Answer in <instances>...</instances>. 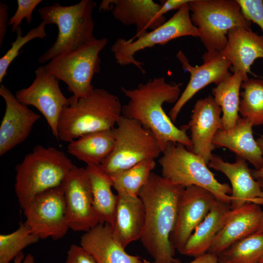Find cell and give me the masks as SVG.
Masks as SVG:
<instances>
[{"mask_svg": "<svg viewBox=\"0 0 263 263\" xmlns=\"http://www.w3.org/2000/svg\"><path fill=\"white\" fill-rule=\"evenodd\" d=\"M182 83H168L164 77H155L140 83L134 89L121 90L129 99L122 106V115L137 120L156 139L162 153L171 142L192 148L185 127L178 128L164 111L165 103H175L180 96Z\"/></svg>", "mask_w": 263, "mask_h": 263, "instance_id": "1", "label": "cell"}, {"mask_svg": "<svg viewBox=\"0 0 263 263\" xmlns=\"http://www.w3.org/2000/svg\"><path fill=\"white\" fill-rule=\"evenodd\" d=\"M185 187L152 172L138 196L145 210V223L140 239L154 263H181L175 257L170 237L177 216L180 194Z\"/></svg>", "mask_w": 263, "mask_h": 263, "instance_id": "2", "label": "cell"}, {"mask_svg": "<svg viewBox=\"0 0 263 263\" xmlns=\"http://www.w3.org/2000/svg\"><path fill=\"white\" fill-rule=\"evenodd\" d=\"M70 105L61 112L58 124L59 140L70 142L89 133L113 130L122 115V106L115 95L94 88L89 95Z\"/></svg>", "mask_w": 263, "mask_h": 263, "instance_id": "3", "label": "cell"}, {"mask_svg": "<svg viewBox=\"0 0 263 263\" xmlns=\"http://www.w3.org/2000/svg\"><path fill=\"white\" fill-rule=\"evenodd\" d=\"M74 165L63 151L36 146L15 168V190L20 207L23 210L38 194L61 185Z\"/></svg>", "mask_w": 263, "mask_h": 263, "instance_id": "4", "label": "cell"}, {"mask_svg": "<svg viewBox=\"0 0 263 263\" xmlns=\"http://www.w3.org/2000/svg\"><path fill=\"white\" fill-rule=\"evenodd\" d=\"M96 5L92 0H82L69 6L55 3L39 8L42 21L46 25H56L58 32L54 43L39 57L38 62H49L62 53L79 48L94 37L93 13Z\"/></svg>", "mask_w": 263, "mask_h": 263, "instance_id": "5", "label": "cell"}, {"mask_svg": "<svg viewBox=\"0 0 263 263\" xmlns=\"http://www.w3.org/2000/svg\"><path fill=\"white\" fill-rule=\"evenodd\" d=\"M158 160L161 176L172 183L186 187L194 185L213 193L221 201L231 204V188L219 182L199 155L178 143H169Z\"/></svg>", "mask_w": 263, "mask_h": 263, "instance_id": "6", "label": "cell"}, {"mask_svg": "<svg viewBox=\"0 0 263 263\" xmlns=\"http://www.w3.org/2000/svg\"><path fill=\"white\" fill-rule=\"evenodd\" d=\"M108 39L94 37L87 42L73 51L62 53L45 65L47 70L58 80L65 82L73 95L69 98L77 100L91 94L94 75L100 72V52Z\"/></svg>", "mask_w": 263, "mask_h": 263, "instance_id": "7", "label": "cell"}, {"mask_svg": "<svg viewBox=\"0 0 263 263\" xmlns=\"http://www.w3.org/2000/svg\"><path fill=\"white\" fill-rule=\"evenodd\" d=\"M188 5L191 20L207 52H221L230 29L250 28L251 22L244 17L237 0H190Z\"/></svg>", "mask_w": 263, "mask_h": 263, "instance_id": "8", "label": "cell"}, {"mask_svg": "<svg viewBox=\"0 0 263 263\" xmlns=\"http://www.w3.org/2000/svg\"><path fill=\"white\" fill-rule=\"evenodd\" d=\"M113 132V150L101 164L110 175L119 173L143 161L155 160L162 153L152 133L136 120L122 115Z\"/></svg>", "mask_w": 263, "mask_h": 263, "instance_id": "9", "label": "cell"}, {"mask_svg": "<svg viewBox=\"0 0 263 263\" xmlns=\"http://www.w3.org/2000/svg\"><path fill=\"white\" fill-rule=\"evenodd\" d=\"M188 3L184 5L169 19L157 28L135 38L117 39L111 48L116 62L121 66L132 64L144 74L146 72L143 67V63L134 57L138 51L156 45H164L182 37L199 38V31L190 19Z\"/></svg>", "mask_w": 263, "mask_h": 263, "instance_id": "10", "label": "cell"}, {"mask_svg": "<svg viewBox=\"0 0 263 263\" xmlns=\"http://www.w3.org/2000/svg\"><path fill=\"white\" fill-rule=\"evenodd\" d=\"M23 211L24 223L40 239L57 240L69 229L62 184L37 195Z\"/></svg>", "mask_w": 263, "mask_h": 263, "instance_id": "11", "label": "cell"}, {"mask_svg": "<svg viewBox=\"0 0 263 263\" xmlns=\"http://www.w3.org/2000/svg\"><path fill=\"white\" fill-rule=\"evenodd\" d=\"M35 75L32 83L16 92V97L21 103L37 108L45 118L54 136L59 140L58 121L63 109L70 105L69 98L62 93L59 80L45 66L36 69Z\"/></svg>", "mask_w": 263, "mask_h": 263, "instance_id": "12", "label": "cell"}, {"mask_svg": "<svg viewBox=\"0 0 263 263\" xmlns=\"http://www.w3.org/2000/svg\"><path fill=\"white\" fill-rule=\"evenodd\" d=\"M62 185L69 228L87 232L99 224L86 169L74 165Z\"/></svg>", "mask_w": 263, "mask_h": 263, "instance_id": "13", "label": "cell"}, {"mask_svg": "<svg viewBox=\"0 0 263 263\" xmlns=\"http://www.w3.org/2000/svg\"><path fill=\"white\" fill-rule=\"evenodd\" d=\"M176 57L182 68L190 74V79L186 87L169 113V116L174 123L185 105L200 90L207 85L215 83L216 85L224 81L232 74L229 70L230 62L218 51L206 52L202 56L203 63L193 66L181 51Z\"/></svg>", "mask_w": 263, "mask_h": 263, "instance_id": "14", "label": "cell"}, {"mask_svg": "<svg viewBox=\"0 0 263 263\" xmlns=\"http://www.w3.org/2000/svg\"><path fill=\"white\" fill-rule=\"evenodd\" d=\"M217 199L209 190L191 185L182 190L178 201L175 224L170 241L180 252L197 226L207 215Z\"/></svg>", "mask_w": 263, "mask_h": 263, "instance_id": "15", "label": "cell"}, {"mask_svg": "<svg viewBox=\"0 0 263 263\" xmlns=\"http://www.w3.org/2000/svg\"><path fill=\"white\" fill-rule=\"evenodd\" d=\"M222 113L213 97L208 95L196 101L188 124L185 126L191 133L190 150L201 156L207 165L215 148L213 144L214 136L222 129Z\"/></svg>", "mask_w": 263, "mask_h": 263, "instance_id": "16", "label": "cell"}, {"mask_svg": "<svg viewBox=\"0 0 263 263\" xmlns=\"http://www.w3.org/2000/svg\"><path fill=\"white\" fill-rule=\"evenodd\" d=\"M0 94L5 111L0 126V156L23 142L29 135L40 115L21 103L11 91L1 84Z\"/></svg>", "mask_w": 263, "mask_h": 263, "instance_id": "17", "label": "cell"}, {"mask_svg": "<svg viewBox=\"0 0 263 263\" xmlns=\"http://www.w3.org/2000/svg\"><path fill=\"white\" fill-rule=\"evenodd\" d=\"M208 166L223 173L229 180L232 189L231 209L240 208L247 203L263 205L261 185L253 177L252 170L248 168L246 160L237 156L235 162L229 163L213 154Z\"/></svg>", "mask_w": 263, "mask_h": 263, "instance_id": "18", "label": "cell"}, {"mask_svg": "<svg viewBox=\"0 0 263 263\" xmlns=\"http://www.w3.org/2000/svg\"><path fill=\"white\" fill-rule=\"evenodd\" d=\"M161 4L152 0H104L99 10H110L114 19L125 26L134 25L137 38L161 25L166 21L158 15Z\"/></svg>", "mask_w": 263, "mask_h": 263, "instance_id": "19", "label": "cell"}, {"mask_svg": "<svg viewBox=\"0 0 263 263\" xmlns=\"http://www.w3.org/2000/svg\"><path fill=\"white\" fill-rule=\"evenodd\" d=\"M222 55L230 62L234 72L240 73L244 81L251 74V66L258 58L263 59V36L250 28L237 27L227 33V41Z\"/></svg>", "mask_w": 263, "mask_h": 263, "instance_id": "20", "label": "cell"}, {"mask_svg": "<svg viewBox=\"0 0 263 263\" xmlns=\"http://www.w3.org/2000/svg\"><path fill=\"white\" fill-rule=\"evenodd\" d=\"M262 214L260 205L253 203L231 209L207 252L218 255L233 243L256 233Z\"/></svg>", "mask_w": 263, "mask_h": 263, "instance_id": "21", "label": "cell"}, {"mask_svg": "<svg viewBox=\"0 0 263 263\" xmlns=\"http://www.w3.org/2000/svg\"><path fill=\"white\" fill-rule=\"evenodd\" d=\"M80 246L97 263H144L137 256L128 254L114 238L111 226L99 223L81 237Z\"/></svg>", "mask_w": 263, "mask_h": 263, "instance_id": "22", "label": "cell"}, {"mask_svg": "<svg viewBox=\"0 0 263 263\" xmlns=\"http://www.w3.org/2000/svg\"><path fill=\"white\" fill-rule=\"evenodd\" d=\"M145 223V207L139 196L117 195L116 207L111 226L114 238L124 248L132 242L140 239Z\"/></svg>", "mask_w": 263, "mask_h": 263, "instance_id": "23", "label": "cell"}, {"mask_svg": "<svg viewBox=\"0 0 263 263\" xmlns=\"http://www.w3.org/2000/svg\"><path fill=\"white\" fill-rule=\"evenodd\" d=\"M253 126L248 119L240 117L233 128L217 131L213 144L227 148L259 169L263 164V152L254 138Z\"/></svg>", "mask_w": 263, "mask_h": 263, "instance_id": "24", "label": "cell"}, {"mask_svg": "<svg viewBox=\"0 0 263 263\" xmlns=\"http://www.w3.org/2000/svg\"><path fill=\"white\" fill-rule=\"evenodd\" d=\"M231 210L230 204L217 199L179 253L194 258L207 253Z\"/></svg>", "mask_w": 263, "mask_h": 263, "instance_id": "25", "label": "cell"}, {"mask_svg": "<svg viewBox=\"0 0 263 263\" xmlns=\"http://www.w3.org/2000/svg\"><path fill=\"white\" fill-rule=\"evenodd\" d=\"M92 190L93 205L99 223L112 225L117 201V195L113 187L111 176L106 173L101 165H87Z\"/></svg>", "mask_w": 263, "mask_h": 263, "instance_id": "26", "label": "cell"}, {"mask_svg": "<svg viewBox=\"0 0 263 263\" xmlns=\"http://www.w3.org/2000/svg\"><path fill=\"white\" fill-rule=\"evenodd\" d=\"M114 145L113 129L101 131L85 134L69 142L67 152L87 165H101Z\"/></svg>", "mask_w": 263, "mask_h": 263, "instance_id": "27", "label": "cell"}, {"mask_svg": "<svg viewBox=\"0 0 263 263\" xmlns=\"http://www.w3.org/2000/svg\"><path fill=\"white\" fill-rule=\"evenodd\" d=\"M244 79L241 74L234 72L229 77L212 89L213 98L222 110V129L229 130L240 117V90Z\"/></svg>", "mask_w": 263, "mask_h": 263, "instance_id": "28", "label": "cell"}, {"mask_svg": "<svg viewBox=\"0 0 263 263\" xmlns=\"http://www.w3.org/2000/svg\"><path fill=\"white\" fill-rule=\"evenodd\" d=\"M156 165L154 159L146 160L119 173L110 175L117 195L138 196L140 190L148 183Z\"/></svg>", "mask_w": 263, "mask_h": 263, "instance_id": "29", "label": "cell"}, {"mask_svg": "<svg viewBox=\"0 0 263 263\" xmlns=\"http://www.w3.org/2000/svg\"><path fill=\"white\" fill-rule=\"evenodd\" d=\"M219 263H260L263 233H255L228 247L218 255Z\"/></svg>", "mask_w": 263, "mask_h": 263, "instance_id": "30", "label": "cell"}, {"mask_svg": "<svg viewBox=\"0 0 263 263\" xmlns=\"http://www.w3.org/2000/svg\"><path fill=\"white\" fill-rule=\"evenodd\" d=\"M240 92L239 113L253 126L263 124V79L248 78Z\"/></svg>", "mask_w": 263, "mask_h": 263, "instance_id": "31", "label": "cell"}, {"mask_svg": "<svg viewBox=\"0 0 263 263\" xmlns=\"http://www.w3.org/2000/svg\"><path fill=\"white\" fill-rule=\"evenodd\" d=\"M39 238L21 222L15 231L0 235V263H9L27 246L38 241Z\"/></svg>", "mask_w": 263, "mask_h": 263, "instance_id": "32", "label": "cell"}, {"mask_svg": "<svg viewBox=\"0 0 263 263\" xmlns=\"http://www.w3.org/2000/svg\"><path fill=\"white\" fill-rule=\"evenodd\" d=\"M46 24L42 21L37 27L31 29L25 36H22L21 26L16 30L17 38L11 43V48L0 59V83L7 75V70L12 61L19 55L20 49L26 43L36 38H44L46 36Z\"/></svg>", "mask_w": 263, "mask_h": 263, "instance_id": "33", "label": "cell"}, {"mask_svg": "<svg viewBox=\"0 0 263 263\" xmlns=\"http://www.w3.org/2000/svg\"><path fill=\"white\" fill-rule=\"evenodd\" d=\"M41 0H18V7L14 15L9 19L8 25H11L13 33L20 26L22 20L26 19L28 23H31L32 14Z\"/></svg>", "mask_w": 263, "mask_h": 263, "instance_id": "34", "label": "cell"}, {"mask_svg": "<svg viewBox=\"0 0 263 263\" xmlns=\"http://www.w3.org/2000/svg\"><path fill=\"white\" fill-rule=\"evenodd\" d=\"M65 263H97L94 257L80 245L73 244L67 252Z\"/></svg>", "mask_w": 263, "mask_h": 263, "instance_id": "35", "label": "cell"}, {"mask_svg": "<svg viewBox=\"0 0 263 263\" xmlns=\"http://www.w3.org/2000/svg\"><path fill=\"white\" fill-rule=\"evenodd\" d=\"M9 6L4 3L0 2V46H1L7 32L8 25Z\"/></svg>", "mask_w": 263, "mask_h": 263, "instance_id": "36", "label": "cell"}, {"mask_svg": "<svg viewBox=\"0 0 263 263\" xmlns=\"http://www.w3.org/2000/svg\"><path fill=\"white\" fill-rule=\"evenodd\" d=\"M190 0H167L161 1V7L158 15L160 17L173 10H179L184 5L188 3Z\"/></svg>", "mask_w": 263, "mask_h": 263, "instance_id": "37", "label": "cell"}, {"mask_svg": "<svg viewBox=\"0 0 263 263\" xmlns=\"http://www.w3.org/2000/svg\"><path fill=\"white\" fill-rule=\"evenodd\" d=\"M144 263H154L143 259ZM188 263H219L218 256L215 254L207 252L200 256L195 258Z\"/></svg>", "mask_w": 263, "mask_h": 263, "instance_id": "38", "label": "cell"}, {"mask_svg": "<svg viewBox=\"0 0 263 263\" xmlns=\"http://www.w3.org/2000/svg\"><path fill=\"white\" fill-rule=\"evenodd\" d=\"M14 263H35V259L31 254L24 257L23 252H21L14 259Z\"/></svg>", "mask_w": 263, "mask_h": 263, "instance_id": "39", "label": "cell"}, {"mask_svg": "<svg viewBox=\"0 0 263 263\" xmlns=\"http://www.w3.org/2000/svg\"><path fill=\"white\" fill-rule=\"evenodd\" d=\"M256 141L263 152V136L259 137ZM252 175L257 180L263 179V164L260 169L252 170Z\"/></svg>", "mask_w": 263, "mask_h": 263, "instance_id": "40", "label": "cell"}, {"mask_svg": "<svg viewBox=\"0 0 263 263\" xmlns=\"http://www.w3.org/2000/svg\"><path fill=\"white\" fill-rule=\"evenodd\" d=\"M258 180L259 182H260V184L262 188L263 195V179H260V180ZM256 233H263V210L262 217L261 221L260 222V224Z\"/></svg>", "mask_w": 263, "mask_h": 263, "instance_id": "41", "label": "cell"}, {"mask_svg": "<svg viewBox=\"0 0 263 263\" xmlns=\"http://www.w3.org/2000/svg\"><path fill=\"white\" fill-rule=\"evenodd\" d=\"M260 263H263V258L262 259V260L260 261Z\"/></svg>", "mask_w": 263, "mask_h": 263, "instance_id": "42", "label": "cell"}]
</instances>
